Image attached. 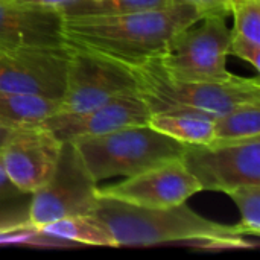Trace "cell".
<instances>
[{
  "instance_id": "cell-22",
  "label": "cell",
  "mask_w": 260,
  "mask_h": 260,
  "mask_svg": "<svg viewBox=\"0 0 260 260\" xmlns=\"http://www.w3.org/2000/svg\"><path fill=\"white\" fill-rule=\"evenodd\" d=\"M230 55L241 58L242 61L253 66L256 70H260V44L253 43L247 38L238 37L232 34L230 40Z\"/></svg>"
},
{
  "instance_id": "cell-26",
  "label": "cell",
  "mask_w": 260,
  "mask_h": 260,
  "mask_svg": "<svg viewBox=\"0 0 260 260\" xmlns=\"http://www.w3.org/2000/svg\"><path fill=\"white\" fill-rule=\"evenodd\" d=\"M12 129H6V128H2L0 126V145L3 143V140L9 136V133H11Z\"/></svg>"
},
{
  "instance_id": "cell-24",
  "label": "cell",
  "mask_w": 260,
  "mask_h": 260,
  "mask_svg": "<svg viewBox=\"0 0 260 260\" xmlns=\"http://www.w3.org/2000/svg\"><path fill=\"white\" fill-rule=\"evenodd\" d=\"M21 195V192L9 181L8 175L5 174L2 165H0V200H6V198H12Z\"/></svg>"
},
{
  "instance_id": "cell-10",
  "label": "cell",
  "mask_w": 260,
  "mask_h": 260,
  "mask_svg": "<svg viewBox=\"0 0 260 260\" xmlns=\"http://www.w3.org/2000/svg\"><path fill=\"white\" fill-rule=\"evenodd\" d=\"M61 146L62 142L41 125L12 129L0 145V165L21 193H32L53 174Z\"/></svg>"
},
{
  "instance_id": "cell-21",
  "label": "cell",
  "mask_w": 260,
  "mask_h": 260,
  "mask_svg": "<svg viewBox=\"0 0 260 260\" xmlns=\"http://www.w3.org/2000/svg\"><path fill=\"white\" fill-rule=\"evenodd\" d=\"M29 201L30 193L0 200V232L32 225L29 218Z\"/></svg>"
},
{
  "instance_id": "cell-5",
  "label": "cell",
  "mask_w": 260,
  "mask_h": 260,
  "mask_svg": "<svg viewBox=\"0 0 260 260\" xmlns=\"http://www.w3.org/2000/svg\"><path fill=\"white\" fill-rule=\"evenodd\" d=\"M230 40L227 15H206L175 34L165 52L154 59L172 76L200 81L229 79L233 76L227 70Z\"/></svg>"
},
{
  "instance_id": "cell-25",
  "label": "cell",
  "mask_w": 260,
  "mask_h": 260,
  "mask_svg": "<svg viewBox=\"0 0 260 260\" xmlns=\"http://www.w3.org/2000/svg\"><path fill=\"white\" fill-rule=\"evenodd\" d=\"M23 2H29V3H35V5H41V6H47V8H55L62 11L64 8L73 5L78 0H23Z\"/></svg>"
},
{
  "instance_id": "cell-15",
  "label": "cell",
  "mask_w": 260,
  "mask_h": 260,
  "mask_svg": "<svg viewBox=\"0 0 260 260\" xmlns=\"http://www.w3.org/2000/svg\"><path fill=\"white\" fill-rule=\"evenodd\" d=\"M46 235L76 245L91 247H116L108 229L94 215H78L61 218L58 221L40 227Z\"/></svg>"
},
{
  "instance_id": "cell-16",
  "label": "cell",
  "mask_w": 260,
  "mask_h": 260,
  "mask_svg": "<svg viewBox=\"0 0 260 260\" xmlns=\"http://www.w3.org/2000/svg\"><path fill=\"white\" fill-rule=\"evenodd\" d=\"M148 125L184 143H209L215 139L213 119L187 113H152Z\"/></svg>"
},
{
  "instance_id": "cell-14",
  "label": "cell",
  "mask_w": 260,
  "mask_h": 260,
  "mask_svg": "<svg viewBox=\"0 0 260 260\" xmlns=\"http://www.w3.org/2000/svg\"><path fill=\"white\" fill-rule=\"evenodd\" d=\"M61 101L0 90V126L18 129L40 126L59 111Z\"/></svg>"
},
{
  "instance_id": "cell-4",
  "label": "cell",
  "mask_w": 260,
  "mask_h": 260,
  "mask_svg": "<svg viewBox=\"0 0 260 260\" xmlns=\"http://www.w3.org/2000/svg\"><path fill=\"white\" fill-rule=\"evenodd\" d=\"M70 142H73L96 183L114 177L136 175L160 163L180 158L184 149V143L148 123Z\"/></svg>"
},
{
  "instance_id": "cell-1",
  "label": "cell",
  "mask_w": 260,
  "mask_h": 260,
  "mask_svg": "<svg viewBox=\"0 0 260 260\" xmlns=\"http://www.w3.org/2000/svg\"><path fill=\"white\" fill-rule=\"evenodd\" d=\"M93 215L108 229L116 247H149L189 242L209 250L253 248L241 224L210 221L186 203L171 207H140L98 195Z\"/></svg>"
},
{
  "instance_id": "cell-7",
  "label": "cell",
  "mask_w": 260,
  "mask_h": 260,
  "mask_svg": "<svg viewBox=\"0 0 260 260\" xmlns=\"http://www.w3.org/2000/svg\"><path fill=\"white\" fill-rule=\"evenodd\" d=\"M181 161L201 190L227 193L239 186L260 184V137L184 145Z\"/></svg>"
},
{
  "instance_id": "cell-11",
  "label": "cell",
  "mask_w": 260,
  "mask_h": 260,
  "mask_svg": "<svg viewBox=\"0 0 260 260\" xmlns=\"http://www.w3.org/2000/svg\"><path fill=\"white\" fill-rule=\"evenodd\" d=\"M198 192H201V187L181 161V157L126 177L116 184L98 187V195L101 197L140 207L178 206Z\"/></svg>"
},
{
  "instance_id": "cell-13",
  "label": "cell",
  "mask_w": 260,
  "mask_h": 260,
  "mask_svg": "<svg viewBox=\"0 0 260 260\" xmlns=\"http://www.w3.org/2000/svg\"><path fill=\"white\" fill-rule=\"evenodd\" d=\"M64 15L59 9L23 0H0V49L59 46Z\"/></svg>"
},
{
  "instance_id": "cell-3",
  "label": "cell",
  "mask_w": 260,
  "mask_h": 260,
  "mask_svg": "<svg viewBox=\"0 0 260 260\" xmlns=\"http://www.w3.org/2000/svg\"><path fill=\"white\" fill-rule=\"evenodd\" d=\"M117 62L131 73L151 113H187L215 120L235 107L260 102L259 78L233 75L222 81H200L172 76L154 58Z\"/></svg>"
},
{
  "instance_id": "cell-20",
  "label": "cell",
  "mask_w": 260,
  "mask_h": 260,
  "mask_svg": "<svg viewBox=\"0 0 260 260\" xmlns=\"http://www.w3.org/2000/svg\"><path fill=\"white\" fill-rule=\"evenodd\" d=\"M232 34L260 44V0H230Z\"/></svg>"
},
{
  "instance_id": "cell-18",
  "label": "cell",
  "mask_w": 260,
  "mask_h": 260,
  "mask_svg": "<svg viewBox=\"0 0 260 260\" xmlns=\"http://www.w3.org/2000/svg\"><path fill=\"white\" fill-rule=\"evenodd\" d=\"M215 139L260 137V102L242 104L216 117Z\"/></svg>"
},
{
  "instance_id": "cell-19",
  "label": "cell",
  "mask_w": 260,
  "mask_h": 260,
  "mask_svg": "<svg viewBox=\"0 0 260 260\" xmlns=\"http://www.w3.org/2000/svg\"><path fill=\"white\" fill-rule=\"evenodd\" d=\"M241 212V225L251 236L260 235V184H245L227 192Z\"/></svg>"
},
{
  "instance_id": "cell-6",
  "label": "cell",
  "mask_w": 260,
  "mask_h": 260,
  "mask_svg": "<svg viewBox=\"0 0 260 260\" xmlns=\"http://www.w3.org/2000/svg\"><path fill=\"white\" fill-rule=\"evenodd\" d=\"M96 203L98 183L82 163L73 142H62L53 174L30 193V224L40 229L61 218L93 215Z\"/></svg>"
},
{
  "instance_id": "cell-17",
  "label": "cell",
  "mask_w": 260,
  "mask_h": 260,
  "mask_svg": "<svg viewBox=\"0 0 260 260\" xmlns=\"http://www.w3.org/2000/svg\"><path fill=\"white\" fill-rule=\"evenodd\" d=\"M183 0H78L64 8V17H104L120 15L163 8Z\"/></svg>"
},
{
  "instance_id": "cell-2",
  "label": "cell",
  "mask_w": 260,
  "mask_h": 260,
  "mask_svg": "<svg viewBox=\"0 0 260 260\" xmlns=\"http://www.w3.org/2000/svg\"><path fill=\"white\" fill-rule=\"evenodd\" d=\"M200 18L186 2L120 15L64 17V43L114 61H140L161 55L175 34Z\"/></svg>"
},
{
  "instance_id": "cell-8",
  "label": "cell",
  "mask_w": 260,
  "mask_h": 260,
  "mask_svg": "<svg viewBox=\"0 0 260 260\" xmlns=\"http://www.w3.org/2000/svg\"><path fill=\"white\" fill-rule=\"evenodd\" d=\"M70 55L67 44L0 49V90L61 101Z\"/></svg>"
},
{
  "instance_id": "cell-12",
  "label": "cell",
  "mask_w": 260,
  "mask_h": 260,
  "mask_svg": "<svg viewBox=\"0 0 260 260\" xmlns=\"http://www.w3.org/2000/svg\"><path fill=\"white\" fill-rule=\"evenodd\" d=\"M151 110L137 90L120 93L110 101L81 114L56 113L43 122V128L52 131L61 142L82 137L104 136L122 128L146 125Z\"/></svg>"
},
{
  "instance_id": "cell-9",
  "label": "cell",
  "mask_w": 260,
  "mask_h": 260,
  "mask_svg": "<svg viewBox=\"0 0 260 260\" xmlns=\"http://www.w3.org/2000/svg\"><path fill=\"white\" fill-rule=\"evenodd\" d=\"M72 49L66 90L61 98V114L85 113L111 98L136 90L131 73L117 61Z\"/></svg>"
},
{
  "instance_id": "cell-23",
  "label": "cell",
  "mask_w": 260,
  "mask_h": 260,
  "mask_svg": "<svg viewBox=\"0 0 260 260\" xmlns=\"http://www.w3.org/2000/svg\"><path fill=\"white\" fill-rule=\"evenodd\" d=\"M183 2L193 6L201 14V18L212 14H222V15L230 14V0H183Z\"/></svg>"
}]
</instances>
